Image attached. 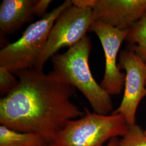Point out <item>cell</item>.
Wrapping results in <instances>:
<instances>
[{
	"label": "cell",
	"instance_id": "cell-1",
	"mask_svg": "<svg viewBox=\"0 0 146 146\" xmlns=\"http://www.w3.org/2000/svg\"><path fill=\"white\" fill-rule=\"evenodd\" d=\"M15 74L17 86L0 100L1 125L37 134L50 144L69 121L84 115L71 101L76 88L54 70L33 68Z\"/></svg>",
	"mask_w": 146,
	"mask_h": 146
},
{
	"label": "cell",
	"instance_id": "cell-2",
	"mask_svg": "<svg viewBox=\"0 0 146 146\" xmlns=\"http://www.w3.org/2000/svg\"><path fill=\"white\" fill-rule=\"evenodd\" d=\"M91 49L90 39L86 35L66 52L51 58L53 70L83 94L95 113L108 115L113 109L112 101L92 74L89 63Z\"/></svg>",
	"mask_w": 146,
	"mask_h": 146
},
{
	"label": "cell",
	"instance_id": "cell-3",
	"mask_svg": "<svg viewBox=\"0 0 146 146\" xmlns=\"http://www.w3.org/2000/svg\"><path fill=\"white\" fill-rule=\"evenodd\" d=\"M72 5V0L65 1L31 24L18 40L3 47L0 51V67L14 74L35 68L52 26L63 11Z\"/></svg>",
	"mask_w": 146,
	"mask_h": 146
},
{
	"label": "cell",
	"instance_id": "cell-4",
	"mask_svg": "<svg viewBox=\"0 0 146 146\" xmlns=\"http://www.w3.org/2000/svg\"><path fill=\"white\" fill-rule=\"evenodd\" d=\"M79 119L69 121L56 137L58 146H102L114 137L125 135L129 125L120 114L101 115L85 108Z\"/></svg>",
	"mask_w": 146,
	"mask_h": 146
},
{
	"label": "cell",
	"instance_id": "cell-5",
	"mask_svg": "<svg viewBox=\"0 0 146 146\" xmlns=\"http://www.w3.org/2000/svg\"><path fill=\"white\" fill-rule=\"evenodd\" d=\"M94 21L92 8L72 5L63 11L52 26L35 69L42 70L47 61L61 48H69L83 39Z\"/></svg>",
	"mask_w": 146,
	"mask_h": 146
},
{
	"label": "cell",
	"instance_id": "cell-6",
	"mask_svg": "<svg viewBox=\"0 0 146 146\" xmlns=\"http://www.w3.org/2000/svg\"><path fill=\"white\" fill-rule=\"evenodd\" d=\"M119 65L125 71V91L121 104L112 113L123 115L128 125H134L139 104L146 96V63L127 48L120 52Z\"/></svg>",
	"mask_w": 146,
	"mask_h": 146
},
{
	"label": "cell",
	"instance_id": "cell-7",
	"mask_svg": "<svg viewBox=\"0 0 146 146\" xmlns=\"http://www.w3.org/2000/svg\"><path fill=\"white\" fill-rule=\"evenodd\" d=\"M89 31L98 37L104 51L105 70L100 85L110 95H119L125 87V74L120 71V67L117 64V58L127 31L95 21L92 23Z\"/></svg>",
	"mask_w": 146,
	"mask_h": 146
},
{
	"label": "cell",
	"instance_id": "cell-8",
	"mask_svg": "<svg viewBox=\"0 0 146 146\" xmlns=\"http://www.w3.org/2000/svg\"><path fill=\"white\" fill-rule=\"evenodd\" d=\"M94 21L127 31L146 15V0H97Z\"/></svg>",
	"mask_w": 146,
	"mask_h": 146
},
{
	"label": "cell",
	"instance_id": "cell-9",
	"mask_svg": "<svg viewBox=\"0 0 146 146\" xmlns=\"http://www.w3.org/2000/svg\"><path fill=\"white\" fill-rule=\"evenodd\" d=\"M36 0H3L0 6L1 36L15 33L31 21Z\"/></svg>",
	"mask_w": 146,
	"mask_h": 146
},
{
	"label": "cell",
	"instance_id": "cell-10",
	"mask_svg": "<svg viewBox=\"0 0 146 146\" xmlns=\"http://www.w3.org/2000/svg\"><path fill=\"white\" fill-rule=\"evenodd\" d=\"M48 144L42 136L0 126V146H42Z\"/></svg>",
	"mask_w": 146,
	"mask_h": 146
},
{
	"label": "cell",
	"instance_id": "cell-11",
	"mask_svg": "<svg viewBox=\"0 0 146 146\" xmlns=\"http://www.w3.org/2000/svg\"><path fill=\"white\" fill-rule=\"evenodd\" d=\"M127 31V48L135 52L146 63V15Z\"/></svg>",
	"mask_w": 146,
	"mask_h": 146
},
{
	"label": "cell",
	"instance_id": "cell-12",
	"mask_svg": "<svg viewBox=\"0 0 146 146\" xmlns=\"http://www.w3.org/2000/svg\"><path fill=\"white\" fill-rule=\"evenodd\" d=\"M119 146H146V131L136 124L129 125L128 131L120 140Z\"/></svg>",
	"mask_w": 146,
	"mask_h": 146
},
{
	"label": "cell",
	"instance_id": "cell-13",
	"mask_svg": "<svg viewBox=\"0 0 146 146\" xmlns=\"http://www.w3.org/2000/svg\"><path fill=\"white\" fill-rule=\"evenodd\" d=\"M19 83L14 73L0 67V94L4 96L15 88Z\"/></svg>",
	"mask_w": 146,
	"mask_h": 146
},
{
	"label": "cell",
	"instance_id": "cell-14",
	"mask_svg": "<svg viewBox=\"0 0 146 146\" xmlns=\"http://www.w3.org/2000/svg\"><path fill=\"white\" fill-rule=\"evenodd\" d=\"M52 1L50 0H37L34 6L35 15L41 17V18L47 14V11Z\"/></svg>",
	"mask_w": 146,
	"mask_h": 146
},
{
	"label": "cell",
	"instance_id": "cell-15",
	"mask_svg": "<svg viewBox=\"0 0 146 146\" xmlns=\"http://www.w3.org/2000/svg\"><path fill=\"white\" fill-rule=\"evenodd\" d=\"M97 0H72L73 5L80 8H92L96 3Z\"/></svg>",
	"mask_w": 146,
	"mask_h": 146
},
{
	"label": "cell",
	"instance_id": "cell-16",
	"mask_svg": "<svg viewBox=\"0 0 146 146\" xmlns=\"http://www.w3.org/2000/svg\"><path fill=\"white\" fill-rule=\"evenodd\" d=\"M120 140L118 137H114L110 140L106 146H119Z\"/></svg>",
	"mask_w": 146,
	"mask_h": 146
},
{
	"label": "cell",
	"instance_id": "cell-17",
	"mask_svg": "<svg viewBox=\"0 0 146 146\" xmlns=\"http://www.w3.org/2000/svg\"><path fill=\"white\" fill-rule=\"evenodd\" d=\"M58 146V145H56V144H54V143H50V144H47V145H45L44 146Z\"/></svg>",
	"mask_w": 146,
	"mask_h": 146
}]
</instances>
